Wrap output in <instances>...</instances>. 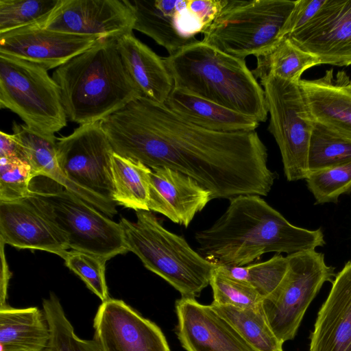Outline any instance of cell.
Returning <instances> with one entry per match:
<instances>
[{"label":"cell","instance_id":"cell-1","mask_svg":"<svg viewBox=\"0 0 351 351\" xmlns=\"http://www.w3.org/2000/svg\"><path fill=\"white\" fill-rule=\"evenodd\" d=\"M100 123L115 154L187 175L209 190L213 199L266 196L276 178L256 131L208 130L143 95Z\"/></svg>","mask_w":351,"mask_h":351},{"label":"cell","instance_id":"cell-2","mask_svg":"<svg viewBox=\"0 0 351 351\" xmlns=\"http://www.w3.org/2000/svg\"><path fill=\"white\" fill-rule=\"evenodd\" d=\"M195 239L206 260L228 267L251 264L268 252L289 255L326 244L321 228L293 226L256 195L230 199L225 212L211 226L196 232Z\"/></svg>","mask_w":351,"mask_h":351},{"label":"cell","instance_id":"cell-3","mask_svg":"<svg viewBox=\"0 0 351 351\" xmlns=\"http://www.w3.org/2000/svg\"><path fill=\"white\" fill-rule=\"evenodd\" d=\"M52 77L71 121L99 122L142 95L125 68L116 38L93 47L56 69Z\"/></svg>","mask_w":351,"mask_h":351},{"label":"cell","instance_id":"cell-4","mask_svg":"<svg viewBox=\"0 0 351 351\" xmlns=\"http://www.w3.org/2000/svg\"><path fill=\"white\" fill-rule=\"evenodd\" d=\"M175 88L265 122V93L244 59L198 40L162 58Z\"/></svg>","mask_w":351,"mask_h":351},{"label":"cell","instance_id":"cell-5","mask_svg":"<svg viewBox=\"0 0 351 351\" xmlns=\"http://www.w3.org/2000/svg\"><path fill=\"white\" fill-rule=\"evenodd\" d=\"M136 215L134 222L124 217L119 221L128 251L182 298L198 297L210 285L217 265L195 251L183 237L164 228L151 211L137 210Z\"/></svg>","mask_w":351,"mask_h":351},{"label":"cell","instance_id":"cell-6","mask_svg":"<svg viewBox=\"0 0 351 351\" xmlns=\"http://www.w3.org/2000/svg\"><path fill=\"white\" fill-rule=\"evenodd\" d=\"M297 0H227L203 33L204 43L244 59L272 49L282 39L283 29Z\"/></svg>","mask_w":351,"mask_h":351},{"label":"cell","instance_id":"cell-7","mask_svg":"<svg viewBox=\"0 0 351 351\" xmlns=\"http://www.w3.org/2000/svg\"><path fill=\"white\" fill-rule=\"evenodd\" d=\"M0 108L16 114L29 129L47 136L67 125L58 85L36 64L0 53Z\"/></svg>","mask_w":351,"mask_h":351},{"label":"cell","instance_id":"cell-8","mask_svg":"<svg viewBox=\"0 0 351 351\" xmlns=\"http://www.w3.org/2000/svg\"><path fill=\"white\" fill-rule=\"evenodd\" d=\"M30 190L48 204L67 236L69 248L106 261L128 252L119 222L111 220L58 183L37 176L32 179Z\"/></svg>","mask_w":351,"mask_h":351},{"label":"cell","instance_id":"cell-9","mask_svg":"<svg viewBox=\"0 0 351 351\" xmlns=\"http://www.w3.org/2000/svg\"><path fill=\"white\" fill-rule=\"evenodd\" d=\"M261 80L269 123L288 181L306 179L313 120L299 84L267 75Z\"/></svg>","mask_w":351,"mask_h":351},{"label":"cell","instance_id":"cell-10","mask_svg":"<svg viewBox=\"0 0 351 351\" xmlns=\"http://www.w3.org/2000/svg\"><path fill=\"white\" fill-rule=\"evenodd\" d=\"M287 257L284 279L262 304L271 330L283 343L295 337L308 306L322 285L336 276L335 267L326 264L324 254L315 250Z\"/></svg>","mask_w":351,"mask_h":351},{"label":"cell","instance_id":"cell-11","mask_svg":"<svg viewBox=\"0 0 351 351\" xmlns=\"http://www.w3.org/2000/svg\"><path fill=\"white\" fill-rule=\"evenodd\" d=\"M114 154L100 121L80 125L57 140L56 156L64 176L76 185L112 203Z\"/></svg>","mask_w":351,"mask_h":351},{"label":"cell","instance_id":"cell-12","mask_svg":"<svg viewBox=\"0 0 351 351\" xmlns=\"http://www.w3.org/2000/svg\"><path fill=\"white\" fill-rule=\"evenodd\" d=\"M0 238L2 244L46 251L62 258L69 249L67 236L48 204L32 191L19 200L0 202Z\"/></svg>","mask_w":351,"mask_h":351},{"label":"cell","instance_id":"cell-13","mask_svg":"<svg viewBox=\"0 0 351 351\" xmlns=\"http://www.w3.org/2000/svg\"><path fill=\"white\" fill-rule=\"evenodd\" d=\"M135 21L127 0H59L38 24L58 32L117 39L132 33Z\"/></svg>","mask_w":351,"mask_h":351},{"label":"cell","instance_id":"cell-14","mask_svg":"<svg viewBox=\"0 0 351 351\" xmlns=\"http://www.w3.org/2000/svg\"><path fill=\"white\" fill-rule=\"evenodd\" d=\"M93 328L101 351H170L161 329L122 300L102 302Z\"/></svg>","mask_w":351,"mask_h":351},{"label":"cell","instance_id":"cell-15","mask_svg":"<svg viewBox=\"0 0 351 351\" xmlns=\"http://www.w3.org/2000/svg\"><path fill=\"white\" fill-rule=\"evenodd\" d=\"M322 64H351V0H326L314 17L287 36Z\"/></svg>","mask_w":351,"mask_h":351},{"label":"cell","instance_id":"cell-16","mask_svg":"<svg viewBox=\"0 0 351 351\" xmlns=\"http://www.w3.org/2000/svg\"><path fill=\"white\" fill-rule=\"evenodd\" d=\"M101 38L48 29L38 23L0 34V53L36 64L47 70L58 68L93 47Z\"/></svg>","mask_w":351,"mask_h":351},{"label":"cell","instance_id":"cell-17","mask_svg":"<svg viewBox=\"0 0 351 351\" xmlns=\"http://www.w3.org/2000/svg\"><path fill=\"white\" fill-rule=\"evenodd\" d=\"M132 8L134 29L152 38L169 56L196 43L204 28L188 8L189 0H127Z\"/></svg>","mask_w":351,"mask_h":351},{"label":"cell","instance_id":"cell-18","mask_svg":"<svg viewBox=\"0 0 351 351\" xmlns=\"http://www.w3.org/2000/svg\"><path fill=\"white\" fill-rule=\"evenodd\" d=\"M176 311L178 337L186 351H257L210 305L182 297Z\"/></svg>","mask_w":351,"mask_h":351},{"label":"cell","instance_id":"cell-19","mask_svg":"<svg viewBox=\"0 0 351 351\" xmlns=\"http://www.w3.org/2000/svg\"><path fill=\"white\" fill-rule=\"evenodd\" d=\"M212 199V193L191 177L167 167L151 169L149 211L187 228Z\"/></svg>","mask_w":351,"mask_h":351},{"label":"cell","instance_id":"cell-20","mask_svg":"<svg viewBox=\"0 0 351 351\" xmlns=\"http://www.w3.org/2000/svg\"><path fill=\"white\" fill-rule=\"evenodd\" d=\"M350 80L344 71L335 75L330 69L299 84L313 120L351 141Z\"/></svg>","mask_w":351,"mask_h":351},{"label":"cell","instance_id":"cell-21","mask_svg":"<svg viewBox=\"0 0 351 351\" xmlns=\"http://www.w3.org/2000/svg\"><path fill=\"white\" fill-rule=\"evenodd\" d=\"M310 351H351V261L336 274L318 313Z\"/></svg>","mask_w":351,"mask_h":351},{"label":"cell","instance_id":"cell-22","mask_svg":"<svg viewBox=\"0 0 351 351\" xmlns=\"http://www.w3.org/2000/svg\"><path fill=\"white\" fill-rule=\"evenodd\" d=\"M13 134L19 143L25 161L34 177L48 178L108 217L117 213V204L110 202L70 181L59 167L56 152L57 138L29 129L25 124L12 123Z\"/></svg>","mask_w":351,"mask_h":351},{"label":"cell","instance_id":"cell-23","mask_svg":"<svg viewBox=\"0 0 351 351\" xmlns=\"http://www.w3.org/2000/svg\"><path fill=\"white\" fill-rule=\"evenodd\" d=\"M123 64L143 96L165 104L174 85L162 58L129 34L117 39Z\"/></svg>","mask_w":351,"mask_h":351},{"label":"cell","instance_id":"cell-24","mask_svg":"<svg viewBox=\"0 0 351 351\" xmlns=\"http://www.w3.org/2000/svg\"><path fill=\"white\" fill-rule=\"evenodd\" d=\"M165 104L188 122L210 131H256L259 125L254 118L175 87Z\"/></svg>","mask_w":351,"mask_h":351},{"label":"cell","instance_id":"cell-25","mask_svg":"<svg viewBox=\"0 0 351 351\" xmlns=\"http://www.w3.org/2000/svg\"><path fill=\"white\" fill-rule=\"evenodd\" d=\"M51 338L43 310L0 307V351H43Z\"/></svg>","mask_w":351,"mask_h":351},{"label":"cell","instance_id":"cell-26","mask_svg":"<svg viewBox=\"0 0 351 351\" xmlns=\"http://www.w3.org/2000/svg\"><path fill=\"white\" fill-rule=\"evenodd\" d=\"M113 200L137 210H147L151 168L114 152L112 158Z\"/></svg>","mask_w":351,"mask_h":351},{"label":"cell","instance_id":"cell-27","mask_svg":"<svg viewBox=\"0 0 351 351\" xmlns=\"http://www.w3.org/2000/svg\"><path fill=\"white\" fill-rule=\"evenodd\" d=\"M256 58V66L252 72L256 79L271 75L296 84H299L306 69L320 64L315 56L302 50L287 37Z\"/></svg>","mask_w":351,"mask_h":351},{"label":"cell","instance_id":"cell-28","mask_svg":"<svg viewBox=\"0 0 351 351\" xmlns=\"http://www.w3.org/2000/svg\"><path fill=\"white\" fill-rule=\"evenodd\" d=\"M210 306L256 350L283 351V343L271 330L262 306L256 308H237L213 303Z\"/></svg>","mask_w":351,"mask_h":351},{"label":"cell","instance_id":"cell-29","mask_svg":"<svg viewBox=\"0 0 351 351\" xmlns=\"http://www.w3.org/2000/svg\"><path fill=\"white\" fill-rule=\"evenodd\" d=\"M42 306L51 331L49 342L43 351H101L94 339H84L77 335L53 292L43 300Z\"/></svg>","mask_w":351,"mask_h":351},{"label":"cell","instance_id":"cell-30","mask_svg":"<svg viewBox=\"0 0 351 351\" xmlns=\"http://www.w3.org/2000/svg\"><path fill=\"white\" fill-rule=\"evenodd\" d=\"M351 160V141L315 121L311 136L308 166L310 173Z\"/></svg>","mask_w":351,"mask_h":351},{"label":"cell","instance_id":"cell-31","mask_svg":"<svg viewBox=\"0 0 351 351\" xmlns=\"http://www.w3.org/2000/svg\"><path fill=\"white\" fill-rule=\"evenodd\" d=\"M232 277L246 281L263 297H269L284 279L289 267L287 256L275 254L263 262L251 263L241 267L221 266Z\"/></svg>","mask_w":351,"mask_h":351},{"label":"cell","instance_id":"cell-32","mask_svg":"<svg viewBox=\"0 0 351 351\" xmlns=\"http://www.w3.org/2000/svg\"><path fill=\"white\" fill-rule=\"evenodd\" d=\"M210 285L213 289L212 303L242 308H256L262 306L263 297L246 281L228 274L221 266L213 270Z\"/></svg>","mask_w":351,"mask_h":351},{"label":"cell","instance_id":"cell-33","mask_svg":"<svg viewBox=\"0 0 351 351\" xmlns=\"http://www.w3.org/2000/svg\"><path fill=\"white\" fill-rule=\"evenodd\" d=\"M59 0H0V34L40 22Z\"/></svg>","mask_w":351,"mask_h":351},{"label":"cell","instance_id":"cell-34","mask_svg":"<svg viewBox=\"0 0 351 351\" xmlns=\"http://www.w3.org/2000/svg\"><path fill=\"white\" fill-rule=\"evenodd\" d=\"M315 204L337 203L339 197L351 191V160L319 171L305 179Z\"/></svg>","mask_w":351,"mask_h":351},{"label":"cell","instance_id":"cell-35","mask_svg":"<svg viewBox=\"0 0 351 351\" xmlns=\"http://www.w3.org/2000/svg\"><path fill=\"white\" fill-rule=\"evenodd\" d=\"M63 259L66 266L77 275L102 302L110 298L105 276L106 259L73 250L67 251Z\"/></svg>","mask_w":351,"mask_h":351},{"label":"cell","instance_id":"cell-36","mask_svg":"<svg viewBox=\"0 0 351 351\" xmlns=\"http://www.w3.org/2000/svg\"><path fill=\"white\" fill-rule=\"evenodd\" d=\"M30 165L20 158H0V202H12L30 195L34 178Z\"/></svg>","mask_w":351,"mask_h":351},{"label":"cell","instance_id":"cell-37","mask_svg":"<svg viewBox=\"0 0 351 351\" xmlns=\"http://www.w3.org/2000/svg\"><path fill=\"white\" fill-rule=\"evenodd\" d=\"M326 0H297L282 32V38L298 30L318 12Z\"/></svg>","mask_w":351,"mask_h":351},{"label":"cell","instance_id":"cell-38","mask_svg":"<svg viewBox=\"0 0 351 351\" xmlns=\"http://www.w3.org/2000/svg\"><path fill=\"white\" fill-rule=\"evenodd\" d=\"M226 3L227 0H189L188 8L199 21L204 32L219 14Z\"/></svg>","mask_w":351,"mask_h":351},{"label":"cell","instance_id":"cell-39","mask_svg":"<svg viewBox=\"0 0 351 351\" xmlns=\"http://www.w3.org/2000/svg\"><path fill=\"white\" fill-rule=\"evenodd\" d=\"M20 158L24 161L22 149L14 134L0 132V158ZM26 162V161H25Z\"/></svg>","mask_w":351,"mask_h":351},{"label":"cell","instance_id":"cell-40","mask_svg":"<svg viewBox=\"0 0 351 351\" xmlns=\"http://www.w3.org/2000/svg\"><path fill=\"white\" fill-rule=\"evenodd\" d=\"M350 84H351V80H350Z\"/></svg>","mask_w":351,"mask_h":351}]
</instances>
